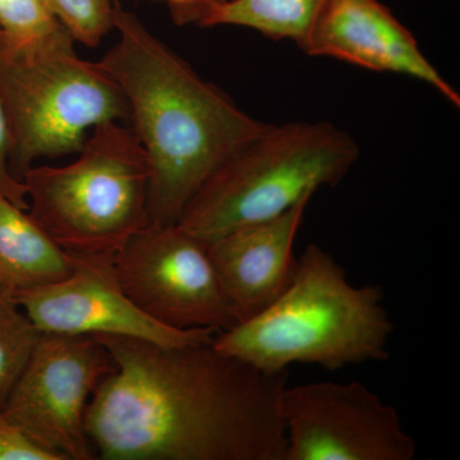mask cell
I'll list each match as a JSON object with an SVG mask.
<instances>
[{
  "mask_svg": "<svg viewBox=\"0 0 460 460\" xmlns=\"http://www.w3.org/2000/svg\"><path fill=\"white\" fill-rule=\"evenodd\" d=\"M40 334L18 304L16 293L0 283V413Z\"/></svg>",
  "mask_w": 460,
  "mask_h": 460,
  "instance_id": "2e32d148",
  "label": "cell"
},
{
  "mask_svg": "<svg viewBox=\"0 0 460 460\" xmlns=\"http://www.w3.org/2000/svg\"><path fill=\"white\" fill-rule=\"evenodd\" d=\"M77 154L23 174L27 211L66 252L115 255L151 223L147 157L119 122L93 128Z\"/></svg>",
  "mask_w": 460,
  "mask_h": 460,
  "instance_id": "5b68a950",
  "label": "cell"
},
{
  "mask_svg": "<svg viewBox=\"0 0 460 460\" xmlns=\"http://www.w3.org/2000/svg\"><path fill=\"white\" fill-rule=\"evenodd\" d=\"M380 286L356 287L328 251L311 243L287 289L261 313L215 335L220 352L259 370H326L386 361L394 323Z\"/></svg>",
  "mask_w": 460,
  "mask_h": 460,
  "instance_id": "3957f363",
  "label": "cell"
},
{
  "mask_svg": "<svg viewBox=\"0 0 460 460\" xmlns=\"http://www.w3.org/2000/svg\"><path fill=\"white\" fill-rule=\"evenodd\" d=\"M115 370L96 387L86 431L102 460H284L279 399L288 371L272 374L205 343L164 347L93 335Z\"/></svg>",
  "mask_w": 460,
  "mask_h": 460,
  "instance_id": "6da1fadb",
  "label": "cell"
},
{
  "mask_svg": "<svg viewBox=\"0 0 460 460\" xmlns=\"http://www.w3.org/2000/svg\"><path fill=\"white\" fill-rule=\"evenodd\" d=\"M279 411L284 460H413L417 444L393 405L350 383L284 386Z\"/></svg>",
  "mask_w": 460,
  "mask_h": 460,
  "instance_id": "9c48e42d",
  "label": "cell"
},
{
  "mask_svg": "<svg viewBox=\"0 0 460 460\" xmlns=\"http://www.w3.org/2000/svg\"><path fill=\"white\" fill-rule=\"evenodd\" d=\"M114 269L126 295L163 325L220 332L238 323L208 243L180 224H148L115 253Z\"/></svg>",
  "mask_w": 460,
  "mask_h": 460,
  "instance_id": "ba28073f",
  "label": "cell"
},
{
  "mask_svg": "<svg viewBox=\"0 0 460 460\" xmlns=\"http://www.w3.org/2000/svg\"><path fill=\"white\" fill-rule=\"evenodd\" d=\"M3 54V38L2 33H0V57H2Z\"/></svg>",
  "mask_w": 460,
  "mask_h": 460,
  "instance_id": "44dd1931",
  "label": "cell"
},
{
  "mask_svg": "<svg viewBox=\"0 0 460 460\" xmlns=\"http://www.w3.org/2000/svg\"><path fill=\"white\" fill-rule=\"evenodd\" d=\"M0 460H57L0 413Z\"/></svg>",
  "mask_w": 460,
  "mask_h": 460,
  "instance_id": "d6986e66",
  "label": "cell"
},
{
  "mask_svg": "<svg viewBox=\"0 0 460 460\" xmlns=\"http://www.w3.org/2000/svg\"><path fill=\"white\" fill-rule=\"evenodd\" d=\"M75 42L96 48L114 30L115 0H42Z\"/></svg>",
  "mask_w": 460,
  "mask_h": 460,
  "instance_id": "e0dca14e",
  "label": "cell"
},
{
  "mask_svg": "<svg viewBox=\"0 0 460 460\" xmlns=\"http://www.w3.org/2000/svg\"><path fill=\"white\" fill-rule=\"evenodd\" d=\"M224 0H166L175 25L199 26L208 12Z\"/></svg>",
  "mask_w": 460,
  "mask_h": 460,
  "instance_id": "ffe728a7",
  "label": "cell"
},
{
  "mask_svg": "<svg viewBox=\"0 0 460 460\" xmlns=\"http://www.w3.org/2000/svg\"><path fill=\"white\" fill-rule=\"evenodd\" d=\"M332 0H224L199 27L235 26L270 40L293 41L302 50L314 23Z\"/></svg>",
  "mask_w": 460,
  "mask_h": 460,
  "instance_id": "5bb4252c",
  "label": "cell"
},
{
  "mask_svg": "<svg viewBox=\"0 0 460 460\" xmlns=\"http://www.w3.org/2000/svg\"><path fill=\"white\" fill-rule=\"evenodd\" d=\"M114 370L113 357L93 335L41 332L2 413L57 460H93L86 411Z\"/></svg>",
  "mask_w": 460,
  "mask_h": 460,
  "instance_id": "52a82bcc",
  "label": "cell"
},
{
  "mask_svg": "<svg viewBox=\"0 0 460 460\" xmlns=\"http://www.w3.org/2000/svg\"><path fill=\"white\" fill-rule=\"evenodd\" d=\"M2 57L32 58L75 49V41L42 0H0Z\"/></svg>",
  "mask_w": 460,
  "mask_h": 460,
  "instance_id": "9a60e30c",
  "label": "cell"
},
{
  "mask_svg": "<svg viewBox=\"0 0 460 460\" xmlns=\"http://www.w3.org/2000/svg\"><path fill=\"white\" fill-rule=\"evenodd\" d=\"M71 270V253L29 211L0 195V283L23 292L56 283Z\"/></svg>",
  "mask_w": 460,
  "mask_h": 460,
  "instance_id": "4fadbf2b",
  "label": "cell"
},
{
  "mask_svg": "<svg viewBox=\"0 0 460 460\" xmlns=\"http://www.w3.org/2000/svg\"><path fill=\"white\" fill-rule=\"evenodd\" d=\"M308 204L299 202L279 217L208 242V255L238 323L269 307L292 281L295 242Z\"/></svg>",
  "mask_w": 460,
  "mask_h": 460,
  "instance_id": "7c38bea8",
  "label": "cell"
},
{
  "mask_svg": "<svg viewBox=\"0 0 460 460\" xmlns=\"http://www.w3.org/2000/svg\"><path fill=\"white\" fill-rule=\"evenodd\" d=\"M0 100L18 180L38 160L77 154L93 128L129 119L122 90L100 63L75 50L0 57Z\"/></svg>",
  "mask_w": 460,
  "mask_h": 460,
  "instance_id": "8992f818",
  "label": "cell"
},
{
  "mask_svg": "<svg viewBox=\"0 0 460 460\" xmlns=\"http://www.w3.org/2000/svg\"><path fill=\"white\" fill-rule=\"evenodd\" d=\"M302 50L381 74L407 75L460 108V93L420 50L413 33L380 0H332Z\"/></svg>",
  "mask_w": 460,
  "mask_h": 460,
  "instance_id": "8fae6325",
  "label": "cell"
},
{
  "mask_svg": "<svg viewBox=\"0 0 460 460\" xmlns=\"http://www.w3.org/2000/svg\"><path fill=\"white\" fill-rule=\"evenodd\" d=\"M114 30L118 40L99 63L122 90L147 157L151 223L172 226L208 178L270 123L242 111L118 2Z\"/></svg>",
  "mask_w": 460,
  "mask_h": 460,
  "instance_id": "7a4b0ae2",
  "label": "cell"
},
{
  "mask_svg": "<svg viewBox=\"0 0 460 460\" xmlns=\"http://www.w3.org/2000/svg\"><path fill=\"white\" fill-rule=\"evenodd\" d=\"M72 270L48 286L16 293L18 304L41 332L120 335L164 347L205 343L210 329L181 330L151 319L124 292L114 255L71 253Z\"/></svg>",
  "mask_w": 460,
  "mask_h": 460,
  "instance_id": "30bf717a",
  "label": "cell"
},
{
  "mask_svg": "<svg viewBox=\"0 0 460 460\" xmlns=\"http://www.w3.org/2000/svg\"><path fill=\"white\" fill-rule=\"evenodd\" d=\"M11 131L7 114L0 100V195L8 199L12 204L29 210V199L25 183L18 180L11 168Z\"/></svg>",
  "mask_w": 460,
  "mask_h": 460,
  "instance_id": "ac0fdd59",
  "label": "cell"
},
{
  "mask_svg": "<svg viewBox=\"0 0 460 460\" xmlns=\"http://www.w3.org/2000/svg\"><path fill=\"white\" fill-rule=\"evenodd\" d=\"M359 155L356 140L335 124H269L208 178L178 224L208 243L311 201L341 183Z\"/></svg>",
  "mask_w": 460,
  "mask_h": 460,
  "instance_id": "277c9868",
  "label": "cell"
}]
</instances>
